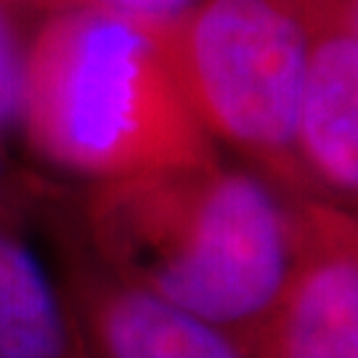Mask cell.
Returning <instances> with one entry per match:
<instances>
[{"label":"cell","instance_id":"6da1fadb","mask_svg":"<svg viewBox=\"0 0 358 358\" xmlns=\"http://www.w3.org/2000/svg\"><path fill=\"white\" fill-rule=\"evenodd\" d=\"M106 271L244 343L282 292L294 255V196L223 157L90 183L72 207Z\"/></svg>","mask_w":358,"mask_h":358},{"label":"cell","instance_id":"7a4b0ae2","mask_svg":"<svg viewBox=\"0 0 358 358\" xmlns=\"http://www.w3.org/2000/svg\"><path fill=\"white\" fill-rule=\"evenodd\" d=\"M19 130L48 165L90 183L220 159L152 35L85 3L32 27Z\"/></svg>","mask_w":358,"mask_h":358},{"label":"cell","instance_id":"3957f363","mask_svg":"<svg viewBox=\"0 0 358 358\" xmlns=\"http://www.w3.org/2000/svg\"><path fill=\"white\" fill-rule=\"evenodd\" d=\"M146 32L217 149L284 194L310 196L297 152L306 48L289 3L202 0Z\"/></svg>","mask_w":358,"mask_h":358},{"label":"cell","instance_id":"277c9868","mask_svg":"<svg viewBox=\"0 0 358 358\" xmlns=\"http://www.w3.org/2000/svg\"><path fill=\"white\" fill-rule=\"evenodd\" d=\"M43 223L56 247L53 279L88 358H250L215 324L103 268L59 202Z\"/></svg>","mask_w":358,"mask_h":358},{"label":"cell","instance_id":"5b68a950","mask_svg":"<svg viewBox=\"0 0 358 358\" xmlns=\"http://www.w3.org/2000/svg\"><path fill=\"white\" fill-rule=\"evenodd\" d=\"M250 358H358V220L294 196V255L282 292L244 343Z\"/></svg>","mask_w":358,"mask_h":358},{"label":"cell","instance_id":"8992f818","mask_svg":"<svg viewBox=\"0 0 358 358\" xmlns=\"http://www.w3.org/2000/svg\"><path fill=\"white\" fill-rule=\"evenodd\" d=\"M303 48L297 152L313 199L356 213L358 0H287Z\"/></svg>","mask_w":358,"mask_h":358},{"label":"cell","instance_id":"52a82bcc","mask_svg":"<svg viewBox=\"0 0 358 358\" xmlns=\"http://www.w3.org/2000/svg\"><path fill=\"white\" fill-rule=\"evenodd\" d=\"M83 345L48 266L0 229V358H80Z\"/></svg>","mask_w":358,"mask_h":358},{"label":"cell","instance_id":"ba28073f","mask_svg":"<svg viewBox=\"0 0 358 358\" xmlns=\"http://www.w3.org/2000/svg\"><path fill=\"white\" fill-rule=\"evenodd\" d=\"M35 22L16 3L0 0V138L19 130L27 45Z\"/></svg>","mask_w":358,"mask_h":358},{"label":"cell","instance_id":"9c48e42d","mask_svg":"<svg viewBox=\"0 0 358 358\" xmlns=\"http://www.w3.org/2000/svg\"><path fill=\"white\" fill-rule=\"evenodd\" d=\"M62 196L51 183L29 178L8 162L0 138V229L19 231L27 220H45Z\"/></svg>","mask_w":358,"mask_h":358},{"label":"cell","instance_id":"30bf717a","mask_svg":"<svg viewBox=\"0 0 358 358\" xmlns=\"http://www.w3.org/2000/svg\"><path fill=\"white\" fill-rule=\"evenodd\" d=\"M77 3L125 16L143 29H157V27H165L180 19L183 13H189L202 0H72V6H77Z\"/></svg>","mask_w":358,"mask_h":358},{"label":"cell","instance_id":"8fae6325","mask_svg":"<svg viewBox=\"0 0 358 358\" xmlns=\"http://www.w3.org/2000/svg\"><path fill=\"white\" fill-rule=\"evenodd\" d=\"M11 3H16V6H19L22 11L29 13L32 19H40V16H45V13L72 6V0H11Z\"/></svg>","mask_w":358,"mask_h":358}]
</instances>
